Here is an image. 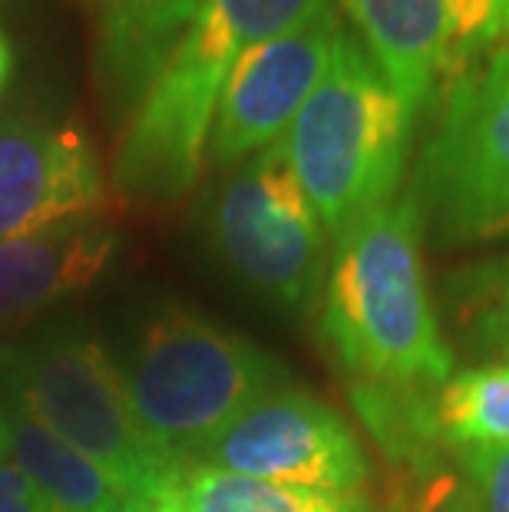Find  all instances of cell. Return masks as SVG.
I'll return each instance as SVG.
<instances>
[{"label": "cell", "instance_id": "cell-1", "mask_svg": "<svg viewBox=\"0 0 509 512\" xmlns=\"http://www.w3.org/2000/svg\"><path fill=\"white\" fill-rule=\"evenodd\" d=\"M424 209L394 195L334 242L324 278L321 334L354 384L433 390L453 377L424 268Z\"/></svg>", "mask_w": 509, "mask_h": 512}, {"label": "cell", "instance_id": "cell-2", "mask_svg": "<svg viewBox=\"0 0 509 512\" xmlns=\"http://www.w3.org/2000/svg\"><path fill=\"white\" fill-rule=\"evenodd\" d=\"M414 123L361 37L341 27L328 70L285 133L301 189L331 235L397 195Z\"/></svg>", "mask_w": 509, "mask_h": 512}, {"label": "cell", "instance_id": "cell-3", "mask_svg": "<svg viewBox=\"0 0 509 512\" xmlns=\"http://www.w3.org/2000/svg\"><path fill=\"white\" fill-rule=\"evenodd\" d=\"M119 374L146 433L186 466L238 413L291 384L272 354L186 308H162Z\"/></svg>", "mask_w": 509, "mask_h": 512}, {"label": "cell", "instance_id": "cell-4", "mask_svg": "<svg viewBox=\"0 0 509 512\" xmlns=\"http://www.w3.org/2000/svg\"><path fill=\"white\" fill-rule=\"evenodd\" d=\"M10 403L43 430L103 466L129 493L159 503L189 466L159 446L139 423L110 354L90 337L70 334L4 357Z\"/></svg>", "mask_w": 509, "mask_h": 512}, {"label": "cell", "instance_id": "cell-5", "mask_svg": "<svg viewBox=\"0 0 509 512\" xmlns=\"http://www.w3.org/2000/svg\"><path fill=\"white\" fill-rule=\"evenodd\" d=\"M258 40L242 20L212 0L162 63L133 106L113 162V189L133 202L169 205L199 182L229 73Z\"/></svg>", "mask_w": 509, "mask_h": 512}, {"label": "cell", "instance_id": "cell-6", "mask_svg": "<svg viewBox=\"0 0 509 512\" xmlns=\"http://www.w3.org/2000/svg\"><path fill=\"white\" fill-rule=\"evenodd\" d=\"M414 195L443 242L509 235V47L443 90Z\"/></svg>", "mask_w": 509, "mask_h": 512}, {"label": "cell", "instance_id": "cell-7", "mask_svg": "<svg viewBox=\"0 0 509 512\" xmlns=\"http://www.w3.org/2000/svg\"><path fill=\"white\" fill-rule=\"evenodd\" d=\"M212 238L238 278L308 308L328 278V228L291 166L285 139L242 159L212 205Z\"/></svg>", "mask_w": 509, "mask_h": 512}, {"label": "cell", "instance_id": "cell-8", "mask_svg": "<svg viewBox=\"0 0 509 512\" xmlns=\"http://www.w3.org/2000/svg\"><path fill=\"white\" fill-rule=\"evenodd\" d=\"M189 466L268 479V483L364 493L371 466L357 433L338 410L308 390L278 387L192 456Z\"/></svg>", "mask_w": 509, "mask_h": 512}, {"label": "cell", "instance_id": "cell-9", "mask_svg": "<svg viewBox=\"0 0 509 512\" xmlns=\"http://www.w3.org/2000/svg\"><path fill=\"white\" fill-rule=\"evenodd\" d=\"M361 43L420 113L506 34L509 0H341Z\"/></svg>", "mask_w": 509, "mask_h": 512}, {"label": "cell", "instance_id": "cell-10", "mask_svg": "<svg viewBox=\"0 0 509 512\" xmlns=\"http://www.w3.org/2000/svg\"><path fill=\"white\" fill-rule=\"evenodd\" d=\"M338 34L341 17L328 4L305 24L242 53L222 90L212 126L209 156L219 166H235L285 139L328 70Z\"/></svg>", "mask_w": 509, "mask_h": 512}, {"label": "cell", "instance_id": "cell-11", "mask_svg": "<svg viewBox=\"0 0 509 512\" xmlns=\"http://www.w3.org/2000/svg\"><path fill=\"white\" fill-rule=\"evenodd\" d=\"M106 199L100 156L83 126L0 119V242L100 219Z\"/></svg>", "mask_w": 509, "mask_h": 512}, {"label": "cell", "instance_id": "cell-12", "mask_svg": "<svg viewBox=\"0 0 509 512\" xmlns=\"http://www.w3.org/2000/svg\"><path fill=\"white\" fill-rule=\"evenodd\" d=\"M119 252V235L100 219L0 242V328L90 288Z\"/></svg>", "mask_w": 509, "mask_h": 512}, {"label": "cell", "instance_id": "cell-13", "mask_svg": "<svg viewBox=\"0 0 509 512\" xmlns=\"http://www.w3.org/2000/svg\"><path fill=\"white\" fill-rule=\"evenodd\" d=\"M202 0H100L96 70L106 96L139 103L189 30Z\"/></svg>", "mask_w": 509, "mask_h": 512}, {"label": "cell", "instance_id": "cell-14", "mask_svg": "<svg viewBox=\"0 0 509 512\" xmlns=\"http://www.w3.org/2000/svg\"><path fill=\"white\" fill-rule=\"evenodd\" d=\"M10 460L57 512H119L129 503H146L103 466L43 430L14 403H10Z\"/></svg>", "mask_w": 509, "mask_h": 512}, {"label": "cell", "instance_id": "cell-15", "mask_svg": "<svg viewBox=\"0 0 509 512\" xmlns=\"http://www.w3.org/2000/svg\"><path fill=\"white\" fill-rule=\"evenodd\" d=\"M427 430L440 453L509 446V364L460 370L424 397Z\"/></svg>", "mask_w": 509, "mask_h": 512}, {"label": "cell", "instance_id": "cell-16", "mask_svg": "<svg viewBox=\"0 0 509 512\" xmlns=\"http://www.w3.org/2000/svg\"><path fill=\"white\" fill-rule=\"evenodd\" d=\"M172 496L182 512H374L364 493H324L212 466H189Z\"/></svg>", "mask_w": 509, "mask_h": 512}, {"label": "cell", "instance_id": "cell-17", "mask_svg": "<svg viewBox=\"0 0 509 512\" xmlns=\"http://www.w3.org/2000/svg\"><path fill=\"white\" fill-rule=\"evenodd\" d=\"M447 304L470 351L509 364V252L450 271Z\"/></svg>", "mask_w": 509, "mask_h": 512}, {"label": "cell", "instance_id": "cell-18", "mask_svg": "<svg viewBox=\"0 0 509 512\" xmlns=\"http://www.w3.org/2000/svg\"><path fill=\"white\" fill-rule=\"evenodd\" d=\"M381 512H480V506L460 466L437 463L427 470H397Z\"/></svg>", "mask_w": 509, "mask_h": 512}, {"label": "cell", "instance_id": "cell-19", "mask_svg": "<svg viewBox=\"0 0 509 512\" xmlns=\"http://www.w3.org/2000/svg\"><path fill=\"white\" fill-rule=\"evenodd\" d=\"M453 460L467 476L480 512H509V446L470 450Z\"/></svg>", "mask_w": 509, "mask_h": 512}, {"label": "cell", "instance_id": "cell-20", "mask_svg": "<svg viewBox=\"0 0 509 512\" xmlns=\"http://www.w3.org/2000/svg\"><path fill=\"white\" fill-rule=\"evenodd\" d=\"M0 512H57L37 493V486L17 470L14 460H0Z\"/></svg>", "mask_w": 509, "mask_h": 512}, {"label": "cell", "instance_id": "cell-21", "mask_svg": "<svg viewBox=\"0 0 509 512\" xmlns=\"http://www.w3.org/2000/svg\"><path fill=\"white\" fill-rule=\"evenodd\" d=\"M0 460H10V400L0 390Z\"/></svg>", "mask_w": 509, "mask_h": 512}, {"label": "cell", "instance_id": "cell-22", "mask_svg": "<svg viewBox=\"0 0 509 512\" xmlns=\"http://www.w3.org/2000/svg\"><path fill=\"white\" fill-rule=\"evenodd\" d=\"M10 70H14V53H10V43H7V37L0 34V90L7 86V80H10Z\"/></svg>", "mask_w": 509, "mask_h": 512}, {"label": "cell", "instance_id": "cell-23", "mask_svg": "<svg viewBox=\"0 0 509 512\" xmlns=\"http://www.w3.org/2000/svg\"><path fill=\"white\" fill-rule=\"evenodd\" d=\"M156 512H182V506L176 503V496L169 493V496H162L159 503H156Z\"/></svg>", "mask_w": 509, "mask_h": 512}, {"label": "cell", "instance_id": "cell-24", "mask_svg": "<svg viewBox=\"0 0 509 512\" xmlns=\"http://www.w3.org/2000/svg\"><path fill=\"white\" fill-rule=\"evenodd\" d=\"M119 512H156V503H129L126 509Z\"/></svg>", "mask_w": 509, "mask_h": 512}, {"label": "cell", "instance_id": "cell-25", "mask_svg": "<svg viewBox=\"0 0 509 512\" xmlns=\"http://www.w3.org/2000/svg\"><path fill=\"white\" fill-rule=\"evenodd\" d=\"M96 4H100V0H86V7H93V10H96Z\"/></svg>", "mask_w": 509, "mask_h": 512}, {"label": "cell", "instance_id": "cell-26", "mask_svg": "<svg viewBox=\"0 0 509 512\" xmlns=\"http://www.w3.org/2000/svg\"><path fill=\"white\" fill-rule=\"evenodd\" d=\"M506 34H509V7H506Z\"/></svg>", "mask_w": 509, "mask_h": 512}]
</instances>
